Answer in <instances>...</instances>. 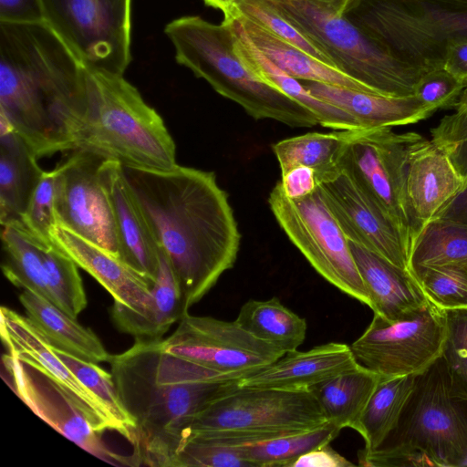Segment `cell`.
Instances as JSON below:
<instances>
[{
    "instance_id": "cell-2",
    "label": "cell",
    "mask_w": 467,
    "mask_h": 467,
    "mask_svg": "<svg viewBox=\"0 0 467 467\" xmlns=\"http://www.w3.org/2000/svg\"><path fill=\"white\" fill-rule=\"evenodd\" d=\"M87 67L47 23H0V119L36 158L74 150Z\"/></svg>"
},
{
    "instance_id": "cell-36",
    "label": "cell",
    "mask_w": 467,
    "mask_h": 467,
    "mask_svg": "<svg viewBox=\"0 0 467 467\" xmlns=\"http://www.w3.org/2000/svg\"><path fill=\"white\" fill-rule=\"evenodd\" d=\"M430 266L467 268V225L442 219L424 225L411 250L410 268Z\"/></svg>"
},
{
    "instance_id": "cell-47",
    "label": "cell",
    "mask_w": 467,
    "mask_h": 467,
    "mask_svg": "<svg viewBox=\"0 0 467 467\" xmlns=\"http://www.w3.org/2000/svg\"><path fill=\"white\" fill-rule=\"evenodd\" d=\"M285 194L292 200L314 193L318 188L316 171L306 166H297L281 175L280 180Z\"/></svg>"
},
{
    "instance_id": "cell-34",
    "label": "cell",
    "mask_w": 467,
    "mask_h": 467,
    "mask_svg": "<svg viewBox=\"0 0 467 467\" xmlns=\"http://www.w3.org/2000/svg\"><path fill=\"white\" fill-rule=\"evenodd\" d=\"M347 140L348 130L309 132L276 142L273 151L281 175L295 167L306 166L316 171L318 179L337 165Z\"/></svg>"
},
{
    "instance_id": "cell-38",
    "label": "cell",
    "mask_w": 467,
    "mask_h": 467,
    "mask_svg": "<svg viewBox=\"0 0 467 467\" xmlns=\"http://www.w3.org/2000/svg\"><path fill=\"white\" fill-rule=\"evenodd\" d=\"M53 350L79 381L106 405L119 426L120 435L130 442L136 423L119 399L111 373L97 363L78 358L55 348Z\"/></svg>"
},
{
    "instance_id": "cell-11",
    "label": "cell",
    "mask_w": 467,
    "mask_h": 467,
    "mask_svg": "<svg viewBox=\"0 0 467 467\" xmlns=\"http://www.w3.org/2000/svg\"><path fill=\"white\" fill-rule=\"evenodd\" d=\"M46 22L88 68L123 75L131 61V0H43Z\"/></svg>"
},
{
    "instance_id": "cell-28",
    "label": "cell",
    "mask_w": 467,
    "mask_h": 467,
    "mask_svg": "<svg viewBox=\"0 0 467 467\" xmlns=\"http://www.w3.org/2000/svg\"><path fill=\"white\" fill-rule=\"evenodd\" d=\"M19 301L28 319L53 348L89 362H109L111 355L97 335L52 302L28 290H23Z\"/></svg>"
},
{
    "instance_id": "cell-4",
    "label": "cell",
    "mask_w": 467,
    "mask_h": 467,
    "mask_svg": "<svg viewBox=\"0 0 467 467\" xmlns=\"http://www.w3.org/2000/svg\"><path fill=\"white\" fill-rule=\"evenodd\" d=\"M86 86V109L74 133V150L127 167L169 170L177 165L175 143L162 118L123 75L87 67Z\"/></svg>"
},
{
    "instance_id": "cell-8",
    "label": "cell",
    "mask_w": 467,
    "mask_h": 467,
    "mask_svg": "<svg viewBox=\"0 0 467 467\" xmlns=\"http://www.w3.org/2000/svg\"><path fill=\"white\" fill-rule=\"evenodd\" d=\"M342 15L400 60L443 67L446 48L467 41V1L350 0Z\"/></svg>"
},
{
    "instance_id": "cell-43",
    "label": "cell",
    "mask_w": 467,
    "mask_h": 467,
    "mask_svg": "<svg viewBox=\"0 0 467 467\" xmlns=\"http://www.w3.org/2000/svg\"><path fill=\"white\" fill-rule=\"evenodd\" d=\"M447 335L442 350L453 388L467 398V309L445 310Z\"/></svg>"
},
{
    "instance_id": "cell-3",
    "label": "cell",
    "mask_w": 467,
    "mask_h": 467,
    "mask_svg": "<svg viewBox=\"0 0 467 467\" xmlns=\"http://www.w3.org/2000/svg\"><path fill=\"white\" fill-rule=\"evenodd\" d=\"M109 363L119 399L136 423L131 465L169 467L190 421L242 379L168 353L161 339H135Z\"/></svg>"
},
{
    "instance_id": "cell-10",
    "label": "cell",
    "mask_w": 467,
    "mask_h": 467,
    "mask_svg": "<svg viewBox=\"0 0 467 467\" xmlns=\"http://www.w3.org/2000/svg\"><path fill=\"white\" fill-rule=\"evenodd\" d=\"M420 134L395 132L391 127L348 130L338 165L348 169L400 232L411 250L420 229L406 190L410 149Z\"/></svg>"
},
{
    "instance_id": "cell-51",
    "label": "cell",
    "mask_w": 467,
    "mask_h": 467,
    "mask_svg": "<svg viewBox=\"0 0 467 467\" xmlns=\"http://www.w3.org/2000/svg\"><path fill=\"white\" fill-rule=\"evenodd\" d=\"M239 0H203L205 5L227 13Z\"/></svg>"
},
{
    "instance_id": "cell-20",
    "label": "cell",
    "mask_w": 467,
    "mask_h": 467,
    "mask_svg": "<svg viewBox=\"0 0 467 467\" xmlns=\"http://www.w3.org/2000/svg\"><path fill=\"white\" fill-rule=\"evenodd\" d=\"M358 365L350 346L330 342L306 351L285 352L275 361L243 377L239 386L309 391L314 386Z\"/></svg>"
},
{
    "instance_id": "cell-45",
    "label": "cell",
    "mask_w": 467,
    "mask_h": 467,
    "mask_svg": "<svg viewBox=\"0 0 467 467\" xmlns=\"http://www.w3.org/2000/svg\"><path fill=\"white\" fill-rule=\"evenodd\" d=\"M467 84L444 67L426 72L416 86L414 96L433 113L453 108Z\"/></svg>"
},
{
    "instance_id": "cell-37",
    "label": "cell",
    "mask_w": 467,
    "mask_h": 467,
    "mask_svg": "<svg viewBox=\"0 0 467 467\" xmlns=\"http://www.w3.org/2000/svg\"><path fill=\"white\" fill-rule=\"evenodd\" d=\"M42 257L51 302L77 318L88 303L78 265L54 242L42 244Z\"/></svg>"
},
{
    "instance_id": "cell-53",
    "label": "cell",
    "mask_w": 467,
    "mask_h": 467,
    "mask_svg": "<svg viewBox=\"0 0 467 467\" xmlns=\"http://www.w3.org/2000/svg\"><path fill=\"white\" fill-rule=\"evenodd\" d=\"M331 2L342 15L343 10L350 0H327Z\"/></svg>"
},
{
    "instance_id": "cell-30",
    "label": "cell",
    "mask_w": 467,
    "mask_h": 467,
    "mask_svg": "<svg viewBox=\"0 0 467 467\" xmlns=\"http://www.w3.org/2000/svg\"><path fill=\"white\" fill-rule=\"evenodd\" d=\"M381 377L358 365L309 389L327 421L340 429L353 428Z\"/></svg>"
},
{
    "instance_id": "cell-50",
    "label": "cell",
    "mask_w": 467,
    "mask_h": 467,
    "mask_svg": "<svg viewBox=\"0 0 467 467\" xmlns=\"http://www.w3.org/2000/svg\"><path fill=\"white\" fill-rule=\"evenodd\" d=\"M467 225V180L459 192L433 217Z\"/></svg>"
},
{
    "instance_id": "cell-27",
    "label": "cell",
    "mask_w": 467,
    "mask_h": 467,
    "mask_svg": "<svg viewBox=\"0 0 467 467\" xmlns=\"http://www.w3.org/2000/svg\"><path fill=\"white\" fill-rule=\"evenodd\" d=\"M223 15L232 17L251 44L287 75L298 80L317 81L375 93L343 72L317 60L234 11L230 10Z\"/></svg>"
},
{
    "instance_id": "cell-46",
    "label": "cell",
    "mask_w": 467,
    "mask_h": 467,
    "mask_svg": "<svg viewBox=\"0 0 467 467\" xmlns=\"http://www.w3.org/2000/svg\"><path fill=\"white\" fill-rule=\"evenodd\" d=\"M46 22L43 0H0V23Z\"/></svg>"
},
{
    "instance_id": "cell-48",
    "label": "cell",
    "mask_w": 467,
    "mask_h": 467,
    "mask_svg": "<svg viewBox=\"0 0 467 467\" xmlns=\"http://www.w3.org/2000/svg\"><path fill=\"white\" fill-rule=\"evenodd\" d=\"M354 463L340 455L329 443L317 447L296 458L288 467H350Z\"/></svg>"
},
{
    "instance_id": "cell-42",
    "label": "cell",
    "mask_w": 467,
    "mask_h": 467,
    "mask_svg": "<svg viewBox=\"0 0 467 467\" xmlns=\"http://www.w3.org/2000/svg\"><path fill=\"white\" fill-rule=\"evenodd\" d=\"M57 167L43 172L19 223L28 234L45 244L53 243L57 223L55 210Z\"/></svg>"
},
{
    "instance_id": "cell-35",
    "label": "cell",
    "mask_w": 467,
    "mask_h": 467,
    "mask_svg": "<svg viewBox=\"0 0 467 467\" xmlns=\"http://www.w3.org/2000/svg\"><path fill=\"white\" fill-rule=\"evenodd\" d=\"M342 429L332 422L316 429L285 434L236 447L252 467H288L299 456L330 443Z\"/></svg>"
},
{
    "instance_id": "cell-23",
    "label": "cell",
    "mask_w": 467,
    "mask_h": 467,
    "mask_svg": "<svg viewBox=\"0 0 467 467\" xmlns=\"http://www.w3.org/2000/svg\"><path fill=\"white\" fill-rule=\"evenodd\" d=\"M348 244L374 314L393 321L429 304L430 300L410 271L351 241Z\"/></svg>"
},
{
    "instance_id": "cell-25",
    "label": "cell",
    "mask_w": 467,
    "mask_h": 467,
    "mask_svg": "<svg viewBox=\"0 0 467 467\" xmlns=\"http://www.w3.org/2000/svg\"><path fill=\"white\" fill-rule=\"evenodd\" d=\"M187 312L178 280L161 248L159 269L148 308L138 313L114 301L111 317L119 330L135 339L152 340L162 339L171 325Z\"/></svg>"
},
{
    "instance_id": "cell-54",
    "label": "cell",
    "mask_w": 467,
    "mask_h": 467,
    "mask_svg": "<svg viewBox=\"0 0 467 467\" xmlns=\"http://www.w3.org/2000/svg\"><path fill=\"white\" fill-rule=\"evenodd\" d=\"M464 1H467V0H464Z\"/></svg>"
},
{
    "instance_id": "cell-16",
    "label": "cell",
    "mask_w": 467,
    "mask_h": 467,
    "mask_svg": "<svg viewBox=\"0 0 467 467\" xmlns=\"http://www.w3.org/2000/svg\"><path fill=\"white\" fill-rule=\"evenodd\" d=\"M323 199L347 239L411 272L400 232L359 181L337 165L317 179Z\"/></svg>"
},
{
    "instance_id": "cell-32",
    "label": "cell",
    "mask_w": 467,
    "mask_h": 467,
    "mask_svg": "<svg viewBox=\"0 0 467 467\" xmlns=\"http://www.w3.org/2000/svg\"><path fill=\"white\" fill-rule=\"evenodd\" d=\"M235 320L255 337L285 352L296 350L306 338V319L284 306L277 297L248 300Z\"/></svg>"
},
{
    "instance_id": "cell-13",
    "label": "cell",
    "mask_w": 467,
    "mask_h": 467,
    "mask_svg": "<svg viewBox=\"0 0 467 467\" xmlns=\"http://www.w3.org/2000/svg\"><path fill=\"white\" fill-rule=\"evenodd\" d=\"M328 422L310 391L238 386L197 414L182 439L205 431L295 433Z\"/></svg>"
},
{
    "instance_id": "cell-14",
    "label": "cell",
    "mask_w": 467,
    "mask_h": 467,
    "mask_svg": "<svg viewBox=\"0 0 467 467\" xmlns=\"http://www.w3.org/2000/svg\"><path fill=\"white\" fill-rule=\"evenodd\" d=\"M161 347L168 353L238 378L269 365L285 353L255 337L236 320L192 316L188 312L174 332L161 339Z\"/></svg>"
},
{
    "instance_id": "cell-40",
    "label": "cell",
    "mask_w": 467,
    "mask_h": 467,
    "mask_svg": "<svg viewBox=\"0 0 467 467\" xmlns=\"http://www.w3.org/2000/svg\"><path fill=\"white\" fill-rule=\"evenodd\" d=\"M230 10L336 68L330 58L284 18L267 0H239Z\"/></svg>"
},
{
    "instance_id": "cell-31",
    "label": "cell",
    "mask_w": 467,
    "mask_h": 467,
    "mask_svg": "<svg viewBox=\"0 0 467 467\" xmlns=\"http://www.w3.org/2000/svg\"><path fill=\"white\" fill-rule=\"evenodd\" d=\"M415 375L381 378L366 408L353 426L365 441V450L380 447L395 429L412 391Z\"/></svg>"
},
{
    "instance_id": "cell-39",
    "label": "cell",
    "mask_w": 467,
    "mask_h": 467,
    "mask_svg": "<svg viewBox=\"0 0 467 467\" xmlns=\"http://www.w3.org/2000/svg\"><path fill=\"white\" fill-rule=\"evenodd\" d=\"M428 299L443 310L467 309V268L430 266L411 270Z\"/></svg>"
},
{
    "instance_id": "cell-7",
    "label": "cell",
    "mask_w": 467,
    "mask_h": 467,
    "mask_svg": "<svg viewBox=\"0 0 467 467\" xmlns=\"http://www.w3.org/2000/svg\"><path fill=\"white\" fill-rule=\"evenodd\" d=\"M325 53L336 68L377 94L414 96L426 73L400 60L327 0H267Z\"/></svg>"
},
{
    "instance_id": "cell-26",
    "label": "cell",
    "mask_w": 467,
    "mask_h": 467,
    "mask_svg": "<svg viewBox=\"0 0 467 467\" xmlns=\"http://www.w3.org/2000/svg\"><path fill=\"white\" fill-rule=\"evenodd\" d=\"M10 124L0 119V223H19L44 171Z\"/></svg>"
},
{
    "instance_id": "cell-9",
    "label": "cell",
    "mask_w": 467,
    "mask_h": 467,
    "mask_svg": "<svg viewBox=\"0 0 467 467\" xmlns=\"http://www.w3.org/2000/svg\"><path fill=\"white\" fill-rule=\"evenodd\" d=\"M268 203L280 227L314 269L341 292L370 307V298L347 236L319 187L308 196L292 200L278 181Z\"/></svg>"
},
{
    "instance_id": "cell-22",
    "label": "cell",
    "mask_w": 467,
    "mask_h": 467,
    "mask_svg": "<svg viewBox=\"0 0 467 467\" xmlns=\"http://www.w3.org/2000/svg\"><path fill=\"white\" fill-rule=\"evenodd\" d=\"M52 240L80 268L92 275L115 302L138 313L148 308L152 284L118 257L60 224L55 226Z\"/></svg>"
},
{
    "instance_id": "cell-17",
    "label": "cell",
    "mask_w": 467,
    "mask_h": 467,
    "mask_svg": "<svg viewBox=\"0 0 467 467\" xmlns=\"http://www.w3.org/2000/svg\"><path fill=\"white\" fill-rule=\"evenodd\" d=\"M3 362L12 381L11 388L25 404L64 437L112 464L130 465V457L109 450L84 413L62 387L33 359L10 351Z\"/></svg>"
},
{
    "instance_id": "cell-52",
    "label": "cell",
    "mask_w": 467,
    "mask_h": 467,
    "mask_svg": "<svg viewBox=\"0 0 467 467\" xmlns=\"http://www.w3.org/2000/svg\"><path fill=\"white\" fill-rule=\"evenodd\" d=\"M455 111L467 110V85L453 106Z\"/></svg>"
},
{
    "instance_id": "cell-44",
    "label": "cell",
    "mask_w": 467,
    "mask_h": 467,
    "mask_svg": "<svg viewBox=\"0 0 467 467\" xmlns=\"http://www.w3.org/2000/svg\"><path fill=\"white\" fill-rule=\"evenodd\" d=\"M431 141L449 158L451 164L467 180V110L446 115L431 130Z\"/></svg>"
},
{
    "instance_id": "cell-19",
    "label": "cell",
    "mask_w": 467,
    "mask_h": 467,
    "mask_svg": "<svg viewBox=\"0 0 467 467\" xmlns=\"http://www.w3.org/2000/svg\"><path fill=\"white\" fill-rule=\"evenodd\" d=\"M100 179L114 214L119 259L153 285L161 248L127 181L123 165L105 160Z\"/></svg>"
},
{
    "instance_id": "cell-1",
    "label": "cell",
    "mask_w": 467,
    "mask_h": 467,
    "mask_svg": "<svg viewBox=\"0 0 467 467\" xmlns=\"http://www.w3.org/2000/svg\"><path fill=\"white\" fill-rule=\"evenodd\" d=\"M123 168L188 311L237 259L241 234L228 194L212 171L178 164L169 170Z\"/></svg>"
},
{
    "instance_id": "cell-24",
    "label": "cell",
    "mask_w": 467,
    "mask_h": 467,
    "mask_svg": "<svg viewBox=\"0 0 467 467\" xmlns=\"http://www.w3.org/2000/svg\"><path fill=\"white\" fill-rule=\"evenodd\" d=\"M300 81L317 98L352 115L363 129L414 124L433 114L415 96L389 97L317 81Z\"/></svg>"
},
{
    "instance_id": "cell-15",
    "label": "cell",
    "mask_w": 467,
    "mask_h": 467,
    "mask_svg": "<svg viewBox=\"0 0 467 467\" xmlns=\"http://www.w3.org/2000/svg\"><path fill=\"white\" fill-rule=\"evenodd\" d=\"M104 161L74 150L57 165L55 210L58 224L119 258L114 214L100 179Z\"/></svg>"
},
{
    "instance_id": "cell-5",
    "label": "cell",
    "mask_w": 467,
    "mask_h": 467,
    "mask_svg": "<svg viewBox=\"0 0 467 467\" xmlns=\"http://www.w3.org/2000/svg\"><path fill=\"white\" fill-rule=\"evenodd\" d=\"M358 465L467 466V398L453 388L441 356L415 377L395 429L380 447L362 449Z\"/></svg>"
},
{
    "instance_id": "cell-29",
    "label": "cell",
    "mask_w": 467,
    "mask_h": 467,
    "mask_svg": "<svg viewBox=\"0 0 467 467\" xmlns=\"http://www.w3.org/2000/svg\"><path fill=\"white\" fill-rule=\"evenodd\" d=\"M230 22L235 35V48L245 64L262 79L276 87L314 113L318 124L339 130L363 129L349 113L327 103L311 94L302 82L278 68L261 54L246 38L235 21L224 16Z\"/></svg>"
},
{
    "instance_id": "cell-21",
    "label": "cell",
    "mask_w": 467,
    "mask_h": 467,
    "mask_svg": "<svg viewBox=\"0 0 467 467\" xmlns=\"http://www.w3.org/2000/svg\"><path fill=\"white\" fill-rule=\"evenodd\" d=\"M464 182L447 155L420 135L409 151L406 190L420 231L459 192Z\"/></svg>"
},
{
    "instance_id": "cell-18",
    "label": "cell",
    "mask_w": 467,
    "mask_h": 467,
    "mask_svg": "<svg viewBox=\"0 0 467 467\" xmlns=\"http://www.w3.org/2000/svg\"><path fill=\"white\" fill-rule=\"evenodd\" d=\"M0 331L8 350L24 355L43 367L67 390L93 429L99 433L120 429L106 405L67 367L54 352L44 335L28 319L17 312L2 306Z\"/></svg>"
},
{
    "instance_id": "cell-6",
    "label": "cell",
    "mask_w": 467,
    "mask_h": 467,
    "mask_svg": "<svg viewBox=\"0 0 467 467\" xmlns=\"http://www.w3.org/2000/svg\"><path fill=\"white\" fill-rule=\"evenodd\" d=\"M164 32L179 64L254 119H270L293 128L318 124L312 111L265 82L245 64L236 51L235 35L228 20L216 25L198 16H186L167 24Z\"/></svg>"
},
{
    "instance_id": "cell-12",
    "label": "cell",
    "mask_w": 467,
    "mask_h": 467,
    "mask_svg": "<svg viewBox=\"0 0 467 467\" xmlns=\"http://www.w3.org/2000/svg\"><path fill=\"white\" fill-rule=\"evenodd\" d=\"M446 335L445 310L430 301L393 321L374 314L350 348L359 365L381 378L417 376L442 355Z\"/></svg>"
},
{
    "instance_id": "cell-41",
    "label": "cell",
    "mask_w": 467,
    "mask_h": 467,
    "mask_svg": "<svg viewBox=\"0 0 467 467\" xmlns=\"http://www.w3.org/2000/svg\"><path fill=\"white\" fill-rule=\"evenodd\" d=\"M252 467L235 448L222 446L199 433L184 436L169 467Z\"/></svg>"
},
{
    "instance_id": "cell-49",
    "label": "cell",
    "mask_w": 467,
    "mask_h": 467,
    "mask_svg": "<svg viewBox=\"0 0 467 467\" xmlns=\"http://www.w3.org/2000/svg\"><path fill=\"white\" fill-rule=\"evenodd\" d=\"M443 67L467 84V41L454 43L446 48Z\"/></svg>"
},
{
    "instance_id": "cell-33",
    "label": "cell",
    "mask_w": 467,
    "mask_h": 467,
    "mask_svg": "<svg viewBox=\"0 0 467 467\" xmlns=\"http://www.w3.org/2000/svg\"><path fill=\"white\" fill-rule=\"evenodd\" d=\"M1 241L4 254L2 270L5 276L15 286L51 302L42 257L43 243L16 223L3 226Z\"/></svg>"
}]
</instances>
